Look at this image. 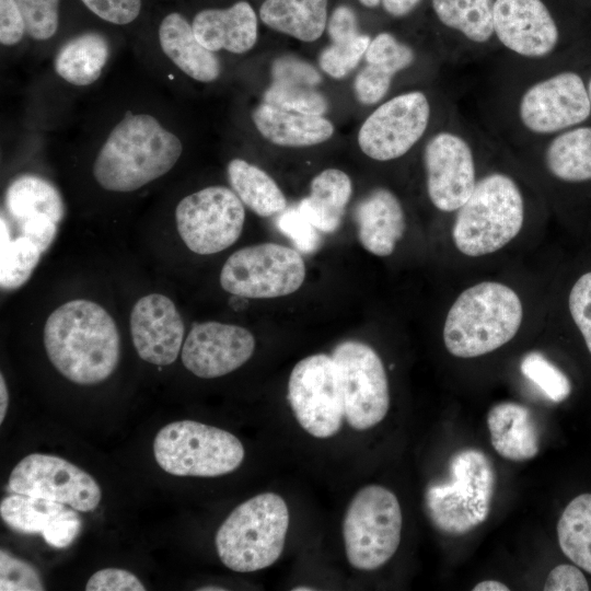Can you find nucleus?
<instances>
[{"label": "nucleus", "mask_w": 591, "mask_h": 591, "mask_svg": "<svg viewBox=\"0 0 591 591\" xmlns=\"http://www.w3.org/2000/svg\"><path fill=\"white\" fill-rule=\"evenodd\" d=\"M9 406V392L3 374H0V424L3 422Z\"/></svg>", "instance_id": "603ef678"}, {"label": "nucleus", "mask_w": 591, "mask_h": 591, "mask_svg": "<svg viewBox=\"0 0 591 591\" xmlns=\"http://www.w3.org/2000/svg\"><path fill=\"white\" fill-rule=\"evenodd\" d=\"M393 77L394 74L381 66L367 63L354 81L357 100L364 105L378 103L386 95Z\"/></svg>", "instance_id": "a19ab883"}, {"label": "nucleus", "mask_w": 591, "mask_h": 591, "mask_svg": "<svg viewBox=\"0 0 591 591\" xmlns=\"http://www.w3.org/2000/svg\"><path fill=\"white\" fill-rule=\"evenodd\" d=\"M198 590H200V591H209V590H215V591L220 590V591H222V590H227V589H225V588H217V587L210 586V587L200 588V589H198Z\"/></svg>", "instance_id": "5fc2aeb1"}, {"label": "nucleus", "mask_w": 591, "mask_h": 591, "mask_svg": "<svg viewBox=\"0 0 591 591\" xmlns=\"http://www.w3.org/2000/svg\"><path fill=\"white\" fill-rule=\"evenodd\" d=\"M288 399L297 421L309 434L326 439L338 433L345 408L334 358L315 354L301 359L289 376Z\"/></svg>", "instance_id": "9d476101"}, {"label": "nucleus", "mask_w": 591, "mask_h": 591, "mask_svg": "<svg viewBox=\"0 0 591 591\" xmlns=\"http://www.w3.org/2000/svg\"><path fill=\"white\" fill-rule=\"evenodd\" d=\"M591 101L581 77L566 71L530 86L522 95L519 115L535 134H553L584 121Z\"/></svg>", "instance_id": "2eb2a0df"}, {"label": "nucleus", "mask_w": 591, "mask_h": 591, "mask_svg": "<svg viewBox=\"0 0 591 591\" xmlns=\"http://www.w3.org/2000/svg\"><path fill=\"white\" fill-rule=\"evenodd\" d=\"M359 2L367 8L382 5L390 15L399 18L410 13L421 0H359Z\"/></svg>", "instance_id": "3c124183"}, {"label": "nucleus", "mask_w": 591, "mask_h": 591, "mask_svg": "<svg viewBox=\"0 0 591 591\" xmlns=\"http://www.w3.org/2000/svg\"><path fill=\"white\" fill-rule=\"evenodd\" d=\"M548 171L565 182L591 179V127H579L554 138L545 153Z\"/></svg>", "instance_id": "2f4dec72"}, {"label": "nucleus", "mask_w": 591, "mask_h": 591, "mask_svg": "<svg viewBox=\"0 0 591 591\" xmlns=\"http://www.w3.org/2000/svg\"><path fill=\"white\" fill-rule=\"evenodd\" d=\"M327 33L332 42L347 39L360 34L357 16L347 5L336 8L327 21Z\"/></svg>", "instance_id": "8fccbe9b"}, {"label": "nucleus", "mask_w": 591, "mask_h": 591, "mask_svg": "<svg viewBox=\"0 0 591 591\" xmlns=\"http://www.w3.org/2000/svg\"><path fill=\"white\" fill-rule=\"evenodd\" d=\"M334 358L343 389L345 419L356 430L375 427L390 408V389L383 362L369 345L346 340Z\"/></svg>", "instance_id": "f8f14e48"}, {"label": "nucleus", "mask_w": 591, "mask_h": 591, "mask_svg": "<svg viewBox=\"0 0 591 591\" xmlns=\"http://www.w3.org/2000/svg\"><path fill=\"white\" fill-rule=\"evenodd\" d=\"M109 56L111 45L103 34L81 33L58 49L54 58V70L72 85H90L99 80Z\"/></svg>", "instance_id": "cd10ccee"}, {"label": "nucleus", "mask_w": 591, "mask_h": 591, "mask_svg": "<svg viewBox=\"0 0 591 591\" xmlns=\"http://www.w3.org/2000/svg\"><path fill=\"white\" fill-rule=\"evenodd\" d=\"M494 34L506 48L529 58L548 55L559 36L542 0H495Z\"/></svg>", "instance_id": "6ab92c4d"}, {"label": "nucleus", "mask_w": 591, "mask_h": 591, "mask_svg": "<svg viewBox=\"0 0 591 591\" xmlns=\"http://www.w3.org/2000/svg\"><path fill=\"white\" fill-rule=\"evenodd\" d=\"M7 490L45 498L81 512L93 511L102 498L97 482L73 463L51 454L32 453L12 470Z\"/></svg>", "instance_id": "ddd939ff"}, {"label": "nucleus", "mask_w": 591, "mask_h": 591, "mask_svg": "<svg viewBox=\"0 0 591 591\" xmlns=\"http://www.w3.org/2000/svg\"><path fill=\"white\" fill-rule=\"evenodd\" d=\"M370 42V36L361 33L351 38L332 42L320 54L318 65L329 77L341 79L364 57Z\"/></svg>", "instance_id": "e433bc0d"}, {"label": "nucleus", "mask_w": 591, "mask_h": 591, "mask_svg": "<svg viewBox=\"0 0 591 591\" xmlns=\"http://www.w3.org/2000/svg\"><path fill=\"white\" fill-rule=\"evenodd\" d=\"M449 479L429 485L425 505L441 532L462 535L480 525L490 512L496 474L480 450L463 449L449 462Z\"/></svg>", "instance_id": "423d86ee"}, {"label": "nucleus", "mask_w": 591, "mask_h": 591, "mask_svg": "<svg viewBox=\"0 0 591 591\" xmlns=\"http://www.w3.org/2000/svg\"><path fill=\"white\" fill-rule=\"evenodd\" d=\"M424 163L432 205L444 212L460 209L477 183L468 143L456 134L438 132L425 147Z\"/></svg>", "instance_id": "dca6fc26"}, {"label": "nucleus", "mask_w": 591, "mask_h": 591, "mask_svg": "<svg viewBox=\"0 0 591 591\" xmlns=\"http://www.w3.org/2000/svg\"><path fill=\"white\" fill-rule=\"evenodd\" d=\"M0 286L11 291L22 287L39 263L40 248L27 236L12 239L8 220L0 218Z\"/></svg>", "instance_id": "f704fd0d"}, {"label": "nucleus", "mask_w": 591, "mask_h": 591, "mask_svg": "<svg viewBox=\"0 0 591 591\" xmlns=\"http://www.w3.org/2000/svg\"><path fill=\"white\" fill-rule=\"evenodd\" d=\"M86 591H143L142 582L130 571L105 568L94 572L85 584Z\"/></svg>", "instance_id": "a18cd8bd"}, {"label": "nucleus", "mask_w": 591, "mask_h": 591, "mask_svg": "<svg viewBox=\"0 0 591 591\" xmlns=\"http://www.w3.org/2000/svg\"><path fill=\"white\" fill-rule=\"evenodd\" d=\"M44 346L55 369L80 385L105 381L119 362L117 325L103 306L90 300L58 306L45 323Z\"/></svg>", "instance_id": "f257e3e1"}, {"label": "nucleus", "mask_w": 591, "mask_h": 591, "mask_svg": "<svg viewBox=\"0 0 591 591\" xmlns=\"http://www.w3.org/2000/svg\"><path fill=\"white\" fill-rule=\"evenodd\" d=\"M402 509L397 497L381 485L359 489L343 520L345 554L359 570H374L396 553L402 535Z\"/></svg>", "instance_id": "6e6552de"}, {"label": "nucleus", "mask_w": 591, "mask_h": 591, "mask_svg": "<svg viewBox=\"0 0 591 591\" xmlns=\"http://www.w3.org/2000/svg\"><path fill=\"white\" fill-rule=\"evenodd\" d=\"M522 317L521 300L510 287L479 282L464 290L450 308L443 325L444 346L459 358L486 355L517 335Z\"/></svg>", "instance_id": "7ed1b4c3"}, {"label": "nucleus", "mask_w": 591, "mask_h": 591, "mask_svg": "<svg viewBox=\"0 0 591 591\" xmlns=\"http://www.w3.org/2000/svg\"><path fill=\"white\" fill-rule=\"evenodd\" d=\"M429 117V101L422 92L399 94L368 116L359 129L358 144L373 160L397 159L421 138Z\"/></svg>", "instance_id": "4468645a"}, {"label": "nucleus", "mask_w": 591, "mask_h": 591, "mask_svg": "<svg viewBox=\"0 0 591 591\" xmlns=\"http://www.w3.org/2000/svg\"><path fill=\"white\" fill-rule=\"evenodd\" d=\"M273 82L264 93L267 104L308 115L323 116L328 111L325 95L316 89L322 77L305 60L293 56L276 58Z\"/></svg>", "instance_id": "412c9836"}, {"label": "nucleus", "mask_w": 591, "mask_h": 591, "mask_svg": "<svg viewBox=\"0 0 591 591\" xmlns=\"http://www.w3.org/2000/svg\"><path fill=\"white\" fill-rule=\"evenodd\" d=\"M21 234L30 237L45 253L54 243L58 223L49 218L30 219L16 223Z\"/></svg>", "instance_id": "09e8293b"}, {"label": "nucleus", "mask_w": 591, "mask_h": 591, "mask_svg": "<svg viewBox=\"0 0 591 591\" xmlns=\"http://www.w3.org/2000/svg\"><path fill=\"white\" fill-rule=\"evenodd\" d=\"M26 25V34L35 40L50 39L59 25L60 0H14Z\"/></svg>", "instance_id": "58836bf2"}, {"label": "nucleus", "mask_w": 591, "mask_h": 591, "mask_svg": "<svg viewBox=\"0 0 591 591\" xmlns=\"http://www.w3.org/2000/svg\"><path fill=\"white\" fill-rule=\"evenodd\" d=\"M159 466L175 476L217 477L234 472L245 450L231 432L195 420L167 424L153 441Z\"/></svg>", "instance_id": "0eeeda50"}, {"label": "nucleus", "mask_w": 591, "mask_h": 591, "mask_svg": "<svg viewBox=\"0 0 591 591\" xmlns=\"http://www.w3.org/2000/svg\"><path fill=\"white\" fill-rule=\"evenodd\" d=\"M588 94H589V97H590V101H591V79L588 83Z\"/></svg>", "instance_id": "4d7b16f0"}, {"label": "nucleus", "mask_w": 591, "mask_h": 591, "mask_svg": "<svg viewBox=\"0 0 591 591\" xmlns=\"http://www.w3.org/2000/svg\"><path fill=\"white\" fill-rule=\"evenodd\" d=\"M255 338L245 327L220 322L195 323L182 347L184 367L198 378L223 376L247 362Z\"/></svg>", "instance_id": "f3484780"}, {"label": "nucleus", "mask_w": 591, "mask_h": 591, "mask_svg": "<svg viewBox=\"0 0 591 591\" xmlns=\"http://www.w3.org/2000/svg\"><path fill=\"white\" fill-rule=\"evenodd\" d=\"M0 590L42 591L45 588L40 575L34 566L13 556L8 551L1 549Z\"/></svg>", "instance_id": "ea45409f"}, {"label": "nucleus", "mask_w": 591, "mask_h": 591, "mask_svg": "<svg viewBox=\"0 0 591 591\" xmlns=\"http://www.w3.org/2000/svg\"><path fill=\"white\" fill-rule=\"evenodd\" d=\"M524 220V204L517 183L502 173H491L476 186L457 209L452 239L464 255L495 253L512 241Z\"/></svg>", "instance_id": "39448f33"}, {"label": "nucleus", "mask_w": 591, "mask_h": 591, "mask_svg": "<svg viewBox=\"0 0 591 591\" xmlns=\"http://www.w3.org/2000/svg\"><path fill=\"white\" fill-rule=\"evenodd\" d=\"M358 240L369 253L386 257L403 237L406 222L398 198L386 188H375L355 208Z\"/></svg>", "instance_id": "4be33fe9"}, {"label": "nucleus", "mask_w": 591, "mask_h": 591, "mask_svg": "<svg viewBox=\"0 0 591 591\" xmlns=\"http://www.w3.org/2000/svg\"><path fill=\"white\" fill-rule=\"evenodd\" d=\"M563 553L578 567L591 573V494L573 498L557 523Z\"/></svg>", "instance_id": "473e14b6"}, {"label": "nucleus", "mask_w": 591, "mask_h": 591, "mask_svg": "<svg viewBox=\"0 0 591 591\" xmlns=\"http://www.w3.org/2000/svg\"><path fill=\"white\" fill-rule=\"evenodd\" d=\"M182 151L179 138L154 116L128 113L103 142L92 173L102 188L129 193L170 172Z\"/></svg>", "instance_id": "f03ea898"}, {"label": "nucleus", "mask_w": 591, "mask_h": 591, "mask_svg": "<svg viewBox=\"0 0 591 591\" xmlns=\"http://www.w3.org/2000/svg\"><path fill=\"white\" fill-rule=\"evenodd\" d=\"M293 591H311L314 590L313 588H306V587H296L292 589Z\"/></svg>", "instance_id": "6e6d98bb"}, {"label": "nucleus", "mask_w": 591, "mask_h": 591, "mask_svg": "<svg viewBox=\"0 0 591 591\" xmlns=\"http://www.w3.org/2000/svg\"><path fill=\"white\" fill-rule=\"evenodd\" d=\"M262 22L302 42H314L327 25V0H265Z\"/></svg>", "instance_id": "c756f323"}, {"label": "nucleus", "mask_w": 591, "mask_h": 591, "mask_svg": "<svg viewBox=\"0 0 591 591\" xmlns=\"http://www.w3.org/2000/svg\"><path fill=\"white\" fill-rule=\"evenodd\" d=\"M543 589L545 591H588L589 584L580 569L563 564L551 570Z\"/></svg>", "instance_id": "de8ad7c7"}, {"label": "nucleus", "mask_w": 591, "mask_h": 591, "mask_svg": "<svg viewBox=\"0 0 591 591\" xmlns=\"http://www.w3.org/2000/svg\"><path fill=\"white\" fill-rule=\"evenodd\" d=\"M0 515L13 531L42 535L47 544L56 548L70 546L82 528L78 510L72 507L16 493L1 500Z\"/></svg>", "instance_id": "aec40b11"}, {"label": "nucleus", "mask_w": 591, "mask_h": 591, "mask_svg": "<svg viewBox=\"0 0 591 591\" xmlns=\"http://www.w3.org/2000/svg\"><path fill=\"white\" fill-rule=\"evenodd\" d=\"M305 263L289 246L262 243L229 256L220 273L227 292L246 299H271L296 292L304 282Z\"/></svg>", "instance_id": "1a4fd4ad"}, {"label": "nucleus", "mask_w": 591, "mask_h": 591, "mask_svg": "<svg viewBox=\"0 0 591 591\" xmlns=\"http://www.w3.org/2000/svg\"><path fill=\"white\" fill-rule=\"evenodd\" d=\"M258 132L280 147H311L327 141L334 134L333 124L323 116L287 111L265 102L252 113Z\"/></svg>", "instance_id": "393cba45"}, {"label": "nucleus", "mask_w": 591, "mask_h": 591, "mask_svg": "<svg viewBox=\"0 0 591 591\" xmlns=\"http://www.w3.org/2000/svg\"><path fill=\"white\" fill-rule=\"evenodd\" d=\"M192 26L199 43L213 53L244 54L257 40V16L246 1L225 9L201 10L194 16Z\"/></svg>", "instance_id": "5701e85b"}, {"label": "nucleus", "mask_w": 591, "mask_h": 591, "mask_svg": "<svg viewBox=\"0 0 591 591\" xmlns=\"http://www.w3.org/2000/svg\"><path fill=\"white\" fill-rule=\"evenodd\" d=\"M520 369L548 399L560 403L570 395L571 384L567 375L541 352L526 354Z\"/></svg>", "instance_id": "c9c22d12"}, {"label": "nucleus", "mask_w": 591, "mask_h": 591, "mask_svg": "<svg viewBox=\"0 0 591 591\" xmlns=\"http://www.w3.org/2000/svg\"><path fill=\"white\" fill-rule=\"evenodd\" d=\"M494 3L495 0H432V8L442 24L480 44L494 35Z\"/></svg>", "instance_id": "72a5a7b5"}, {"label": "nucleus", "mask_w": 591, "mask_h": 591, "mask_svg": "<svg viewBox=\"0 0 591 591\" xmlns=\"http://www.w3.org/2000/svg\"><path fill=\"white\" fill-rule=\"evenodd\" d=\"M568 306L591 354V271L580 276L572 286Z\"/></svg>", "instance_id": "79ce46f5"}, {"label": "nucleus", "mask_w": 591, "mask_h": 591, "mask_svg": "<svg viewBox=\"0 0 591 591\" xmlns=\"http://www.w3.org/2000/svg\"><path fill=\"white\" fill-rule=\"evenodd\" d=\"M175 221L181 239L192 252L210 255L237 241L245 221V209L231 188L209 186L177 204Z\"/></svg>", "instance_id": "9b49d317"}, {"label": "nucleus", "mask_w": 591, "mask_h": 591, "mask_svg": "<svg viewBox=\"0 0 591 591\" xmlns=\"http://www.w3.org/2000/svg\"><path fill=\"white\" fill-rule=\"evenodd\" d=\"M159 43L164 55L186 76L199 82H212L221 72L216 53L197 39L192 24L177 12L167 14L159 26Z\"/></svg>", "instance_id": "b1692460"}, {"label": "nucleus", "mask_w": 591, "mask_h": 591, "mask_svg": "<svg viewBox=\"0 0 591 591\" xmlns=\"http://www.w3.org/2000/svg\"><path fill=\"white\" fill-rule=\"evenodd\" d=\"M227 174L231 189L257 216L271 217L287 208L282 190L260 167L243 159H233Z\"/></svg>", "instance_id": "7c9ffc66"}, {"label": "nucleus", "mask_w": 591, "mask_h": 591, "mask_svg": "<svg viewBox=\"0 0 591 591\" xmlns=\"http://www.w3.org/2000/svg\"><path fill=\"white\" fill-rule=\"evenodd\" d=\"M364 59L367 63L381 66L395 76L413 63L415 54L412 47L383 32L371 39Z\"/></svg>", "instance_id": "4c0bfd02"}, {"label": "nucleus", "mask_w": 591, "mask_h": 591, "mask_svg": "<svg viewBox=\"0 0 591 591\" xmlns=\"http://www.w3.org/2000/svg\"><path fill=\"white\" fill-rule=\"evenodd\" d=\"M490 442L495 451L510 461H526L540 450L537 429L530 410L518 403L505 402L487 415Z\"/></svg>", "instance_id": "a878e982"}, {"label": "nucleus", "mask_w": 591, "mask_h": 591, "mask_svg": "<svg viewBox=\"0 0 591 591\" xmlns=\"http://www.w3.org/2000/svg\"><path fill=\"white\" fill-rule=\"evenodd\" d=\"M26 33L22 12L14 0H0V43L2 46L19 44Z\"/></svg>", "instance_id": "49530a36"}, {"label": "nucleus", "mask_w": 591, "mask_h": 591, "mask_svg": "<svg viewBox=\"0 0 591 591\" xmlns=\"http://www.w3.org/2000/svg\"><path fill=\"white\" fill-rule=\"evenodd\" d=\"M100 19L116 25L129 24L141 10V0H81Z\"/></svg>", "instance_id": "c03bdc74"}, {"label": "nucleus", "mask_w": 591, "mask_h": 591, "mask_svg": "<svg viewBox=\"0 0 591 591\" xmlns=\"http://www.w3.org/2000/svg\"><path fill=\"white\" fill-rule=\"evenodd\" d=\"M507 584L498 580H484L475 584L473 591H509Z\"/></svg>", "instance_id": "864d4df0"}, {"label": "nucleus", "mask_w": 591, "mask_h": 591, "mask_svg": "<svg viewBox=\"0 0 591 591\" xmlns=\"http://www.w3.org/2000/svg\"><path fill=\"white\" fill-rule=\"evenodd\" d=\"M4 209L15 223L49 218L59 224L66 213L65 201L57 187L35 174H22L11 181L4 193Z\"/></svg>", "instance_id": "c85d7f7f"}, {"label": "nucleus", "mask_w": 591, "mask_h": 591, "mask_svg": "<svg viewBox=\"0 0 591 591\" xmlns=\"http://www.w3.org/2000/svg\"><path fill=\"white\" fill-rule=\"evenodd\" d=\"M351 193V179L344 171L326 169L313 177L298 209L320 232L333 233L341 224Z\"/></svg>", "instance_id": "bb28decb"}, {"label": "nucleus", "mask_w": 591, "mask_h": 591, "mask_svg": "<svg viewBox=\"0 0 591 591\" xmlns=\"http://www.w3.org/2000/svg\"><path fill=\"white\" fill-rule=\"evenodd\" d=\"M278 228L288 235L299 250L314 251L320 243L317 229L301 213L298 207L283 210L277 221Z\"/></svg>", "instance_id": "37998d69"}, {"label": "nucleus", "mask_w": 591, "mask_h": 591, "mask_svg": "<svg viewBox=\"0 0 591 591\" xmlns=\"http://www.w3.org/2000/svg\"><path fill=\"white\" fill-rule=\"evenodd\" d=\"M290 515L276 493L258 494L239 505L216 533L222 564L236 572H253L275 564L282 554Z\"/></svg>", "instance_id": "20e7f679"}, {"label": "nucleus", "mask_w": 591, "mask_h": 591, "mask_svg": "<svg viewBox=\"0 0 591 591\" xmlns=\"http://www.w3.org/2000/svg\"><path fill=\"white\" fill-rule=\"evenodd\" d=\"M129 325L132 344L142 360L169 366L177 359L185 327L171 299L160 293L140 298L131 310Z\"/></svg>", "instance_id": "a211bd4d"}]
</instances>
